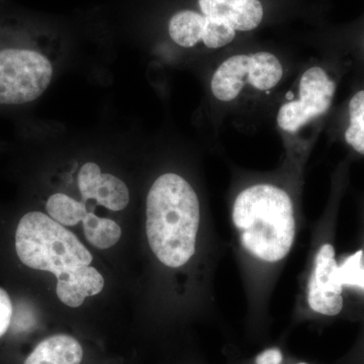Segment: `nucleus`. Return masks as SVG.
<instances>
[{
	"label": "nucleus",
	"instance_id": "obj_1",
	"mask_svg": "<svg viewBox=\"0 0 364 364\" xmlns=\"http://www.w3.org/2000/svg\"><path fill=\"white\" fill-rule=\"evenodd\" d=\"M306 59L289 48L252 40L205 67L208 122L215 138L225 124L251 134L272 122L279 97Z\"/></svg>",
	"mask_w": 364,
	"mask_h": 364
},
{
	"label": "nucleus",
	"instance_id": "obj_2",
	"mask_svg": "<svg viewBox=\"0 0 364 364\" xmlns=\"http://www.w3.org/2000/svg\"><path fill=\"white\" fill-rule=\"evenodd\" d=\"M301 169L284 161L274 173H242L231 193L232 222L242 247L261 262H279L291 252L296 230Z\"/></svg>",
	"mask_w": 364,
	"mask_h": 364
},
{
	"label": "nucleus",
	"instance_id": "obj_3",
	"mask_svg": "<svg viewBox=\"0 0 364 364\" xmlns=\"http://www.w3.org/2000/svg\"><path fill=\"white\" fill-rule=\"evenodd\" d=\"M269 0H196L167 21V58L203 69L269 23Z\"/></svg>",
	"mask_w": 364,
	"mask_h": 364
},
{
	"label": "nucleus",
	"instance_id": "obj_4",
	"mask_svg": "<svg viewBox=\"0 0 364 364\" xmlns=\"http://www.w3.org/2000/svg\"><path fill=\"white\" fill-rule=\"evenodd\" d=\"M350 72V61L335 53H318L304 62L272 114L273 128L284 146V161L303 169L325 130L339 86Z\"/></svg>",
	"mask_w": 364,
	"mask_h": 364
},
{
	"label": "nucleus",
	"instance_id": "obj_5",
	"mask_svg": "<svg viewBox=\"0 0 364 364\" xmlns=\"http://www.w3.org/2000/svg\"><path fill=\"white\" fill-rule=\"evenodd\" d=\"M146 232L152 252L170 268L186 265L196 253L202 219L200 196L186 177L160 174L146 198Z\"/></svg>",
	"mask_w": 364,
	"mask_h": 364
},
{
	"label": "nucleus",
	"instance_id": "obj_6",
	"mask_svg": "<svg viewBox=\"0 0 364 364\" xmlns=\"http://www.w3.org/2000/svg\"><path fill=\"white\" fill-rule=\"evenodd\" d=\"M16 250L26 267L56 277L92 262V255L77 237L42 212H30L21 218Z\"/></svg>",
	"mask_w": 364,
	"mask_h": 364
},
{
	"label": "nucleus",
	"instance_id": "obj_7",
	"mask_svg": "<svg viewBox=\"0 0 364 364\" xmlns=\"http://www.w3.org/2000/svg\"><path fill=\"white\" fill-rule=\"evenodd\" d=\"M54 67L43 53L25 48L0 49V105L35 102L49 87Z\"/></svg>",
	"mask_w": 364,
	"mask_h": 364
},
{
	"label": "nucleus",
	"instance_id": "obj_8",
	"mask_svg": "<svg viewBox=\"0 0 364 364\" xmlns=\"http://www.w3.org/2000/svg\"><path fill=\"white\" fill-rule=\"evenodd\" d=\"M349 88L343 102L333 107L324 132L330 143H339L352 155L364 157V82Z\"/></svg>",
	"mask_w": 364,
	"mask_h": 364
},
{
	"label": "nucleus",
	"instance_id": "obj_9",
	"mask_svg": "<svg viewBox=\"0 0 364 364\" xmlns=\"http://www.w3.org/2000/svg\"><path fill=\"white\" fill-rule=\"evenodd\" d=\"M342 289L335 249L331 244H324L316 255L312 274L309 280V306L314 312L320 315H338L343 308Z\"/></svg>",
	"mask_w": 364,
	"mask_h": 364
},
{
	"label": "nucleus",
	"instance_id": "obj_10",
	"mask_svg": "<svg viewBox=\"0 0 364 364\" xmlns=\"http://www.w3.org/2000/svg\"><path fill=\"white\" fill-rule=\"evenodd\" d=\"M318 53H335L349 60V85L364 82V16L340 28H330L313 39Z\"/></svg>",
	"mask_w": 364,
	"mask_h": 364
},
{
	"label": "nucleus",
	"instance_id": "obj_11",
	"mask_svg": "<svg viewBox=\"0 0 364 364\" xmlns=\"http://www.w3.org/2000/svg\"><path fill=\"white\" fill-rule=\"evenodd\" d=\"M77 186L81 202L95 200L98 205L107 210L119 212L130 203L128 186L119 177L102 173L97 163L86 162L80 167L77 176Z\"/></svg>",
	"mask_w": 364,
	"mask_h": 364
},
{
	"label": "nucleus",
	"instance_id": "obj_12",
	"mask_svg": "<svg viewBox=\"0 0 364 364\" xmlns=\"http://www.w3.org/2000/svg\"><path fill=\"white\" fill-rule=\"evenodd\" d=\"M104 287V277L90 265L57 275V296L62 303L71 308H78L86 298L100 294Z\"/></svg>",
	"mask_w": 364,
	"mask_h": 364
},
{
	"label": "nucleus",
	"instance_id": "obj_13",
	"mask_svg": "<svg viewBox=\"0 0 364 364\" xmlns=\"http://www.w3.org/2000/svg\"><path fill=\"white\" fill-rule=\"evenodd\" d=\"M82 358V346L77 340L58 334L43 340L23 364H81Z\"/></svg>",
	"mask_w": 364,
	"mask_h": 364
},
{
	"label": "nucleus",
	"instance_id": "obj_14",
	"mask_svg": "<svg viewBox=\"0 0 364 364\" xmlns=\"http://www.w3.org/2000/svg\"><path fill=\"white\" fill-rule=\"evenodd\" d=\"M46 210L53 220L65 227L75 226L90 213L85 203L61 193H54L48 198Z\"/></svg>",
	"mask_w": 364,
	"mask_h": 364
},
{
	"label": "nucleus",
	"instance_id": "obj_15",
	"mask_svg": "<svg viewBox=\"0 0 364 364\" xmlns=\"http://www.w3.org/2000/svg\"><path fill=\"white\" fill-rule=\"evenodd\" d=\"M82 223L86 240L95 247L109 249L121 239V227L111 219L100 218L90 212Z\"/></svg>",
	"mask_w": 364,
	"mask_h": 364
},
{
	"label": "nucleus",
	"instance_id": "obj_16",
	"mask_svg": "<svg viewBox=\"0 0 364 364\" xmlns=\"http://www.w3.org/2000/svg\"><path fill=\"white\" fill-rule=\"evenodd\" d=\"M363 255V251L359 250L338 265V279L342 287H356L364 289Z\"/></svg>",
	"mask_w": 364,
	"mask_h": 364
},
{
	"label": "nucleus",
	"instance_id": "obj_17",
	"mask_svg": "<svg viewBox=\"0 0 364 364\" xmlns=\"http://www.w3.org/2000/svg\"><path fill=\"white\" fill-rule=\"evenodd\" d=\"M13 317V304L9 294L0 287V337L6 334Z\"/></svg>",
	"mask_w": 364,
	"mask_h": 364
},
{
	"label": "nucleus",
	"instance_id": "obj_18",
	"mask_svg": "<svg viewBox=\"0 0 364 364\" xmlns=\"http://www.w3.org/2000/svg\"><path fill=\"white\" fill-rule=\"evenodd\" d=\"M282 358V351L279 348L267 349L256 358V364H280Z\"/></svg>",
	"mask_w": 364,
	"mask_h": 364
},
{
	"label": "nucleus",
	"instance_id": "obj_19",
	"mask_svg": "<svg viewBox=\"0 0 364 364\" xmlns=\"http://www.w3.org/2000/svg\"><path fill=\"white\" fill-rule=\"evenodd\" d=\"M298 364H308V363H298Z\"/></svg>",
	"mask_w": 364,
	"mask_h": 364
}]
</instances>
